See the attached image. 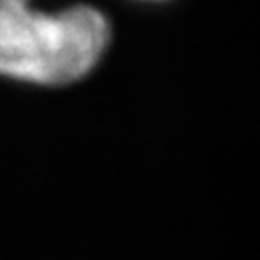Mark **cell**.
<instances>
[{
  "label": "cell",
  "instance_id": "6da1fadb",
  "mask_svg": "<svg viewBox=\"0 0 260 260\" xmlns=\"http://www.w3.org/2000/svg\"><path fill=\"white\" fill-rule=\"evenodd\" d=\"M109 41L105 17L90 7L59 15L27 9V0H0V74L39 84L82 78Z\"/></svg>",
  "mask_w": 260,
  "mask_h": 260
}]
</instances>
